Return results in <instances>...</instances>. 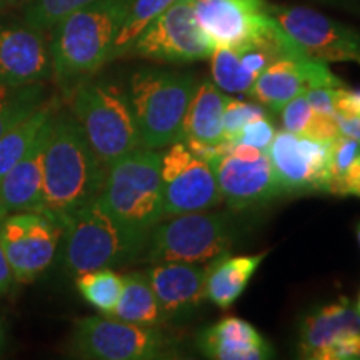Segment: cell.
I'll return each instance as SVG.
<instances>
[{
  "mask_svg": "<svg viewBox=\"0 0 360 360\" xmlns=\"http://www.w3.org/2000/svg\"><path fill=\"white\" fill-rule=\"evenodd\" d=\"M269 13L310 60L360 64V34L349 25L300 6L269 4Z\"/></svg>",
  "mask_w": 360,
  "mask_h": 360,
  "instance_id": "cell-12",
  "label": "cell"
},
{
  "mask_svg": "<svg viewBox=\"0 0 360 360\" xmlns=\"http://www.w3.org/2000/svg\"><path fill=\"white\" fill-rule=\"evenodd\" d=\"M58 215L47 210L8 212L0 220V244L15 282L30 283L42 276L56 259L62 242Z\"/></svg>",
  "mask_w": 360,
  "mask_h": 360,
  "instance_id": "cell-9",
  "label": "cell"
},
{
  "mask_svg": "<svg viewBox=\"0 0 360 360\" xmlns=\"http://www.w3.org/2000/svg\"><path fill=\"white\" fill-rule=\"evenodd\" d=\"M187 72L142 67L130 75L127 92L143 147H169L184 141V122L197 90Z\"/></svg>",
  "mask_w": 360,
  "mask_h": 360,
  "instance_id": "cell-4",
  "label": "cell"
},
{
  "mask_svg": "<svg viewBox=\"0 0 360 360\" xmlns=\"http://www.w3.org/2000/svg\"><path fill=\"white\" fill-rule=\"evenodd\" d=\"M197 20L215 47H236L269 29L267 0H192Z\"/></svg>",
  "mask_w": 360,
  "mask_h": 360,
  "instance_id": "cell-17",
  "label": "cell"
},
{
  "mask_svg": "<svg viewBox=\"0 0 360 360\" xmlns=\"http://www.w3.org/2000/svg\"><path fill=\"white\" fill-rule=\"evenodd\" d=\"M124 277L114 269H97L75 277V287L87 304L103 315L114 312L120 294H122Z\"/></svg>",
  "mask_w": 360,
  "mask_h": 360,
  "instance_id": "cell-26",
  "label": "cell"
},
{
  "mask_svg": "<svg viewBox=\"0 0 360 360\" xmlns=\"http://www.w3.org/2000/svg\"><path fill=\"white\" fill-rule=\"evenodd\" d=\"M13 283H15V277H13L12 267L6 257L4 247L0 244V297L8 294Z\"/></svg>",
  "mask_w": 360,
  "mask_h": 360,
  "instance_id": "cell-39",
  "label": "cell"
},
{
  "mask_svg": "<svg viewBox=\"0 0 360 360\" xmlns=\"http://www.w3.org/2000/svg\"><path fill=\"white\" fill-rule=\"evenodd\" d=\"M267 252L257 255H236L231 257L224 254L207 265L205 295L210 302L220 309H227L236 302L252 276L257 272Z\"/></svg>",
  "mask_w": 360,
  "mask_h": 360,
  "instance_id": "cell-22",
  "label": "cell"
},
{
  "mask_svg": "<svg viewBox=\"0 0 360 360\" xmlns=\"http://www.w3.org/2000/svg\"><path fill=\"white\" fill-rule=\"evenodd\" d=\"M335 112L342 115H360V89L347 85L335 89Z\"/></svg>",
  "mask_w": 360,
  "mask_h": 360,
  "instance_id": "cell-36",
  "label": "cell"
},
{
  "mask_svg": "<svg viewBox=\"0 0 360 360\" xmlns=\"http://www.w3.org/2000/svg\"><path fill=\"white\" fill-rule=\"evenodd\" d=\"M58 219L64 227L62 262L74 277L89 270L141 262L150 233L120 222L97 199Z\"/></svg>",
  "mask_w": 360,
  "mask_h": 360,
  "instance_id": "cell-3",
  "label": "cell"
},
{
  "mask_svg": "<svg viewBox=\"0 0 360 360\" xmlns=\"http://www.w3.org/2000/svg\"><path fill=\"white\" fill-rule=\"evenodd\" d=\"M49 125L45 124L42 132L22 157L15 167H12L0 180V199L7 212H24V210H42L44 191V152L47 142Z\"/></svg>",
  "mask_w": 360,
  "mask_h": 360,
  "instance_id": "cell-20",
  "label": "cell"
},
{
  "mask_svg": "<svg viewBox=\"0 0 360 360\" xmlns=\"http://www.w3.org/2000/svg\"><path fill=\"white\" fill-rule=\"evenodd\" d=\"M210 165L222 200L236 210L265 204L283 193L267 152L257 159H244L229 150L210 162Z\"/></svg>",
  "mask_w": 360,
  "mask_h": 360,
  "instance_id": "cell-16",
  "label": "cell"
},
{
  "mask_svg": "<svg viewBox=\"0 0 360 360\" xmlns=\"http://www.w3.org/2000/svg\"><path fill=\"white\" fill-rule=\"evenodd\" d=\"M357 310H359V314H360V297H359V302H357Z\"/></svg>",
  "mask_w": 360,
  "mask_h": 360,
  "instance_id": "cell-45",
  "label": "cell"
},
{
  "mask_svg": "<svg viewBox=\"0 0 360 360\" xmlns=\"http://www.w3.org/2000/svg\"><path fill=\"white\" fill-rule=\"evenodd\" d=\"M51 40L45 30L22 24L0 25V85L42 84L52 77Z\"/></svg>",
  "mask_w": 360,
  "mask_h": 360,
  "instance_id": "cell-14",
  "label": "cell"
},
{
  "mask_svg": "<svg viewBox=\"0 0 360 360\" xmlns=\"http://www.w3.org/2000/svg\"><path fill=\"white\" fill-rule=\"evenodd\" d=\"M172 344V337L159 326H141L102 314L75 321L69 352L92 360H150L165 357Z\"/></svg>",
  "mask_w": 360,
  "mask_h": 360,
  "instance_id": "cell-8",
  "label": "cell"
},
{
  "mask_svg": "<svg viewBox=\"0 0 360 360\" xmlns=\"http://www.w3.org/2000/svg\"><path fill=\"white\" fill-rule=\"evenodd\" d=\"M122 277V294L112 317L141 326H160L165 317L146 274L130 272Z\"/></svg>",
  "mask_w": 360,
  "mask_h": 360,
  "instance_id": "cell-25",
  "label": "cell"
},
{
  "mask_svg": "<svg viewBox=\"0 0 360 360\" xmlns=\"http://www.w3.org/2000/svg\"><path fill=\"white\" fill-rule=\"evenodd\" d=\"M339 134L344 137L354 139L360 143V115H342L335 114Z\"/></svg>",
  "mask_w": 360,
  "mask_h": 360,
  "instance_id": "cell-38",
  "label": "cell"
},
{
  "mask_svg": "<svg viewBox=\"0 0 360 360\" xmlns=\"http://www.w3.org/2000/svg\"><path fill=\"white\" fill-rule=\"evenodd\" d=\"M323 62L304 58H281L260 72L247 92L255 102L278 112L292 98L314 87H344Z\"/></svg>",
  "mask_w": 360,
  "mask_h": 360,
  "instance_id": "cell-15",
  "label": "cell"
},
{
  "mask_svg": "<svg viewBox=\"0 0 360 360\" xmlns=\"http://www.w3.org/2000/svg\"><path fill=\"white\" fill-rule=\"evenodd\" d=\"M227 98L212 80L197 85L184 122V141L212 146L224 142V109Z\"/></svg>",
  "mask_w": 360,
  "mask_h": 360,
  "instance_id": "cell-23",
  "label": "cell"
},
{
  "mask_svg": "<svg viewBox=\"0 0 360 360\" xmlns=\"http://www.w3.org/2000/svg\"><path fill=\"white\" fill-rule=\"evenodd\" d=\"M45 102L42 84L20 85V87H2L0 85V137L13 125L32 114Z\"/></svg>",
  "mask_w": 360,
  "mask_h": 360,
  "instance_id": "cell-28",
  "label": "cell"
},
{
  "mask_svg": "<svg viewBox=\"0 0 360 360\" xmlns=\"http://www.w3.org/2000/svg\"><path fill=\"white\" fill-rule=\"evenodd\" d=\"M210 69L214 84L224 92L247 94L255 82L254 75H250L240 64V58L233 47H214L210 56Z\"/></svg>",
  "mask_w": 360,
  "mask_h": 360,
  "instance_id": "cell-29",
  "label": "cell"
},
{
  "mask_svg": "<svg viewBox=\"0 0 360 360\" xmlns=\"http://www.w3.org/2000/svg\"><path fill=\"white\" fill-rule=\"evenodd\" d=\"M175 0H132L124 24L117 34L112 45L110 60L127 56L130 47L148 25L154 22L162 12H165Z\"/></svg>",
  "mask_w": 360,
  "mask_h": 360,
  "instance_id": "cell-27",
  "label": "cell"
},
{
  "mask_svg": "<svg viewBox=\"0 0 360 360\" xmlns=\"http://www.w3.org/2000/svg\"><path fill=\"white\" fill-rule=\"evenodd\" d=\"M278 112H281L282 117L283 130L297 135H305V137L312 135L315 120H317L319 114L309 103L305 92L287 102Z\"/></svg>",
  "mask_w": 360,
  "mask_h": 360,
  "instance_id": "cell-33",
  "label": "cell"
},
{
  "mask_svg": "<svg viewBox=\"0 0 360 360\" xmlns=\"http://www.w3.org/2000/svg\"><path fill=\"white\" fill-rule=\"evenodd\" d=\"M232 220L227 214L191 212L159 222L148 233L141 262L209 264L229 254Z\"/></svg>",
  "mask_w": 360,
  "mask_h": 360,
  "instance_id": "cell-7",
  "label": "cell"
},
{
  "mask_svg": "<svg viewBox=\"0 0 360 360\" xmlns=\"http://www.w3.org/2000/svg\"><path fill=\"white\" fill-rule=\"evenodd\" d=\"M27 0H0V12L7 11V8H12L15 6H20V4H25Z\"/></svg>",
  "mask_w": 360,
  "mask_h": 360,
  "instance_id": "cell-40",
  "label": "cell"
},
{
  "mask_svg": "<svg viewBox=\"0 0 360 360\" xmlns=\"http://www.w3.org/2000/svg\"><path fill=\"white\" fill-rule=\"evenodd\" d=\"M357 238H359V244H360V224L357 225Z\"/></svg>",
  "mask_w": 360,
  "mask_h": 360,
  "instance_id": "cell-44",
  "label": "cell"
},
{
  "mask_svg": "<svg viewBox=\"0 0 360 360\" xmlns=\"http://www.w3.org/2000/svg\"><path fill=\"white\" fill-rule=\"evenodd\" d=\"M214 47L197 20L192 0H175L139 35L127 56L165 64H191L210 58Z\"/></svg>",
  "mask_w": 360,
  "mask_h": 360,
  "instance_id": "cell-10",
  "label": "cell"
},
{
  "mask_svg": "<svg viewBox=\"0 0 360 360\" xmlns=\"http://www.w3.org/2000/svg\"><path fill=\"white\" fill-rule=\"evenodd\" d=\"M72 115L98 159L112 162L143 147L127 85L110 79H85L72 96Z\"/></svg>",
  "mask_w": 360,
  "mask_h": 360,
  "instance_id": "cell-5",
  "label": "cell"
},
{
  "mask_svg": "<svg viewBox=\"0 0 360 360\" xmlns=\"http://www.w3.org/2000/svg\"><path fill=\"white\" fill-rule=\"evenodd\" d=\"M269 115L264 105L257 102H244L238 98H227L224 109V141L233 142L240 130L257 117Z\"/></svg>",
  "mask_w": 360,
  "mask_h": 360,
  "instance_id": "cell-32",
  "label": "cell"
},
{
  "mask_svg": "<svg viewBox=\"0 0 360 360\" xmlns=\"http://www.w3.org/2000/svg\"><path fill=\"white\" fill-rule=\"evenodd\" d=\"M267 155L283 193H328L330 142L281 130L274 135Z\"/></svg>",
  "mask_w": 360,
  "mask_h": 360,
  "instance_id": "cell-13",
  "label": "cell"
},
{
  "mask_svg": "<svg viewBox=\"0 0 360 360\" xmlns=\"http://www.w3.org/2000/svg\"><path fill=\"white\" fill-rule=\"evenodd\" d=\"M339 89V87H337ZM305 97L317 114L335 117V89L332 87H314L305 92Z\"/></svg>",
  "mask_w": 360,
  "mask_h": 360,
  "instance_id": "cell-35",
  "label": "cell"
},
{
  "mask_svg": "<svg viewBox=\"0 0 360 360\" xmlns=\"http://www.w3.org/2000/svg\"><path fill=\"white\" fill-rule=\"evenodd\" d=\"M160 175L165 219L204 212L222 202L212 165L192 154L182 141L162 154Z\"/></svg>",
  "mask_w": 360,
  "mask_h": 360,
  "instance_id": "cell-11",
  "label": "cell"
},
{
  "mask_svg": "<svg viewBox=\"0 0 360 360\" xmlns=\"http://www.w3.org/2000/svg\"><path fill=\"white\" fill-rule=\"evenodd\" d=\"M98 0H27L24 4V20L47 32L58 20Z\"/></svg>",
  "mask_w": 360,
  "mask_h": 360,
  "instance_id": "cell-30",
  "label": "cell"
},
{
  "mask_svg": "<svg viewBox=\"0 0 360 360\" xmlns=\"http://www.w3.org/2000/svg\"><path fill=\"white\" fill-rule=\"evenodd\" d=\"M274 135H276V127L270 122L269 115H264L245 124V127L240 130L233 143H247V146L257 147L260 150L267 152Z\"/></svg>",
  "mask_w": 360,
  "mask_h": 360,
  "instance_id": "cell-34",
  "label": "cell"
},
{
  "mask_svg": "<svg viewBox=\"0 0 360 360\" xmlns=\"http://www.w3.org/2000/svg\"><path fill=\"white\" fill-rule=\"evenodd\" d=\"M6 344H7V328H6V323H4L2 319H0V354H2Z\"/></svg>",
  "mask_w": 360,
  "mask_h": 360,
  "instance_id": "cell-41",
  "label": "cell"
},
{
  "mask_svg": "<svg viewBox=\"0 0 360 360\" xmlns=\"http://www.w3.org/2000/svg\"><path fill=\"white\" fill-rule=\"evenodd\" d=\"M160 164V152L148 147L135 148L112 162L98 204L120 222L150 232L165 220Z\"/></svg>",
  "mask_w": 360,
  "mask_h": 360,
  "instance_id": "cell-6",
  "label": "cell"
},
{
  "mask_svg": "<svg viewBox=\"0 0 360 360\" xmlns=\"http://www.w3.org/2000/svg\"><path fill=\"white\" fill-rule=\"evenodd\" d=\"M200 350L217 360H265L272 349L252 323L238 317H225L199 337Z\"/></svg>",
  "mask_w": 360,
  "mask_h": 360,
  "instance_id": "cell-21",
  "label": "cell"
},
{
  "mask_svg": "<svg viewBox=\"0 0 360 360\" xmlns=\"http://www.w3.org/2000/svg\"><path fill=\"white\" fill-rule=\"evenodd\" d=\"M58 107L57 101H45L32 114L15 124L11 130L0 137V180L6 174L22 160L37 137L42 132L45 124L52 119Z\"/></svg>",
  "mask_w": 360,
  "mask_h": 360,
  "instance_id": "cell-24",
  "label": "cell"
},
{
  "mask_svg": "<svg viewBox=\"0 0 360 360\" xmlns=\"http://www.w3.org/2000/svg\"><path fill=\"white\" fill-rule=\"evenodd\" d=\"M360 335V314L347 300L310 312L300 326L299 349L304 359L332 360L345 340Z\"/></svg>",
  "mask_w": 360,
  "mask_h": 360,
  "instance_id": "cell-18",
  "label": "cell"
},
{
  "mask_svg": "<svg viewBox=\"0 0 360 360\" xmlns=\"http://www.w3.org/2000/svg\"><path fill=\"white\" fill-rule=\"evenodd\" d=\"M107 165L98 159L72 112H57L49 125L44 152L42 210L62 215L90 204L105 182Z\"/></svg>",
  "mask_w": 360,
  "mask_h": 360,
  "instance_id": "cell-1",
  "label": "cell"
},
{
  "mask_svg": "<svg viewBox=\"0 0 360 360\" xmlns=\"http://www.w3.org/2000/svg\"><path fill=\"white\" fill-rule=\"evenodd\" d=\"M319 2L330 4V6H349V0H319Z\"/></svg>",
  "mask_w": 360,
  "mask_h": 360,
  "instance_id": "cell-42",
  "label": "cell"
},
{
  "mask_svg": "<svg viewBox=\"0 0 360 360\" xmlns=\"http://www.w3.org/2000/svg\"><path fill=\"white\" fill-rule=\"evenodd\" d=\"M146 276L165 319L191 312L205 295L207 267L202 264H152Z\"/></svg>",
  "mask_w": 360,
  "mask_h": 360,
  "instance_id": "cell-19",
  "label": "cell"
},
{
  "mask_svg": "<svg viewBox=\"0 0 360 360\" xmlns=\"http://www.w3.org/2000/svg\"><path fill=\"white\" fill-rule=\"evenodd\" d=\"M335 195H357L360 197V154L355 157L344 179L335 188Z\"/></svg>",
  "mask_w": 360,
  "mask_h": 360,
  "instance_id": "cell-37",
  "label": "cell"
},
{
  "mask_svg": "<svg viewBox=\"0 0 360 360\" xmlns=\"http://www.w3.org/2000/svg\"><path fill=\"white\" fill-rule=\"evenodd\" d=\"M360 154V143L354 139L339 135L330 141V155H328V193H334L340 180L344 179L355 157Z\"/></svg>",
  "mask_w": 360,
  "mask_h": 360,
  "instance_id": "cell-31",
  "label": "cell"
},
{
  "mask_svg": "<svg viewBox=\"0 0 360 360\" xmlns=\"http://www.w3.org/2000/svg\"><path fill=\"white\" fill-rule=\"evenodd\" d=\"M132 0H98L70 12L51 29L52 77L79 85L110 62L112 45Z\"/></svg>",
  "mask_w": 360,
  "mask_h": 360,
  "instance_id": "cell-2",
  "label": "cell"
},
{
  "mask_svg": "<svg viewBox=\"0 0 360 360\" xmlns=\"http://www.w3.org/2000/svg\"><path fill=\"white\" fill-rule=\"evenodd\" d=\"M8 212H7V209H6V205H4V202H2V199H0V220H2L4 217H6Z\"/></svg>",
  "mask_w": 360,
  "mask_h": 360,
  "instance_id": "cell-43",
  "label": "cell"
}]
</instances>
